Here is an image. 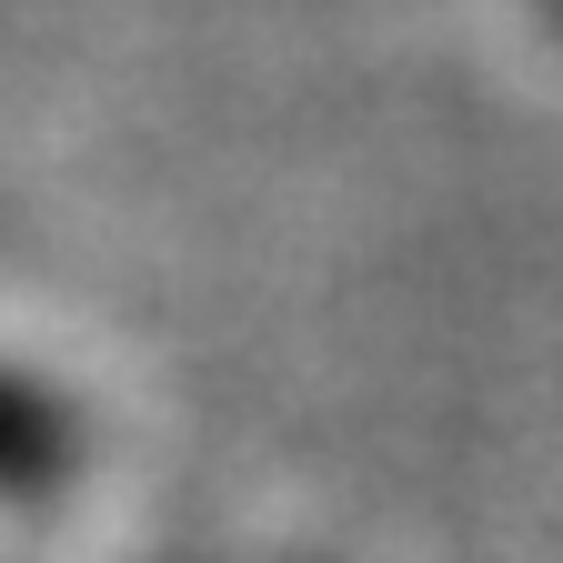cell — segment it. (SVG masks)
<instances>
[{
	"label": "cell",
	"mask_w": 563,
	"mask_h": 563,
	"mask_svg": "<svg viewBox=\"0 0 563 563\" xmlns=\"http://www.w3.org/2000/svg\"><path fill=\"white\" fill-rule=\"evenodd\" d=\"M70 473V412L0 373V493H51Z\"/></svg>",
	"instance_id": "cell-1"
},
{
	"label": "cell",
	"mask_w": 563,
	"mask_h": 563,
	"mask_svg": "<svg viewBox=\"0 0 563 563\" xmlns=\"http://www.w3.org/2000/svg\"><path fill=\"white\" fill-rule=\"evenodd\" d=\"M553 11H563V0H553Z\"/></svg>",
	"instance_id": "cell-2"
}]
</instances>
